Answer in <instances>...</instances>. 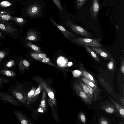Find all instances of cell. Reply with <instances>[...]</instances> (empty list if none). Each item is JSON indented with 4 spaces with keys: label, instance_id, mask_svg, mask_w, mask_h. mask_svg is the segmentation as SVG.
Here are the masks:
<instances>
[{
    "label": "cell",
    "instance_id": "6da1fadb",
    "mask_svg": "<svg viewBox=\"0 0 124 124\" xmlns=\"http://www.w3.org/2000/svg\"><path fill=\"white\" fill-rule=\"evenodd\" d=\"M75 43L81 46L86 45L91 47H101V45L99 40L85 37H78L70 39Z\"/></svg>",
    "mask_w": 124,
    "mask_h": 124
},
{
    "label": "cell",
    "instance_id": "7a4b0ae2",
    "mask_svg": "<svg viewBox=\"0 0 124 124\" xmlns=\"http://www.w3.org/2000/svg\"><path fill=\"white\" fill-rule=\"evenodd\" d=\"M74 89L78 95L85 103L90 104L92 102L85 93L82 90L79 86L77 82V80L74 81L73 84Z\"/></svg>",
    "mask_w": 124,
    "mask_h": 124
},
{
    "label": "cell",
    "instance_id": "3957f363",
    "mask_svg": "<svg viewBox=\"0 0 124 124\" xmlns=\"http://www.w3.org/2000/svg\"><path fill=\"white\" fill-rule=\"evenodd\" d=\"M68 22L69 26L76 33L85 37H92V35L83 28L74 24L69 20H68Z\"/></svg>",
    "mask_w": 124,
    "mask_h": 124
},
{
    "label": "cell",
    "instance_id": "277c9868",
    "mask_svg": "<svg viewBox=\"0 0 124 124\" xmlns=\"http://www.w3.org/2000/svg\"><path fill=\"white\" fill-rule=\"evenodd\" d=\"M0 100L4 103H9L14 105H17L18 103L16 100L7 93L0 91Z\"/></svg>",
    "mask_w": 124,
    "mask_h": 124
},
{
    "label": "cell",
    "instance_id": "5b68a950",
    "mask_svg": "<svg viewBox=\"0 0 124 124\" xmlns=\"http://www.w3.org/2000/svg\"><path fill=\"white\" fill-rule=\"evenodd\" d=\"M99 7L98 0H93L90 8L89 12L91 18L94 21L97 17Z\"/></svg>",
    "mask_w": 124,
    "mask_h": 124
},
{
    "label": "cell",
    "instance_id": "8992f818",
    "mask_svg": "<svg viewBox=\"0 0 124 124\" xmlns=\"http://www.w3.org/2000/svg\"><path fill=\"white\" fill-rule=\"evenodd\" d=\"M40 10V8L39 5L33 4L28 7L27 9V13L30 16H35L39 13Z\"/></svg>",
    "mask_w": 124,
    "mask_h": 124
},
{
    "label": "cell",
    "instance_id": "52a82bcc",
    "mask_svg": "<svg viewBox=\"0 0 124 124\" xmlns=\"http://www.w3.org/2000/svg\"><path fill=\"white\" fill-rule=\"evenodd\" d=\"M0 29L5 32L13 34L16 30L11 27L7 23V22L0 21Z\"/></svg>",
    "mask_w": 124,
    "mask_h": 124
},
{
    "label": "cell",
    "instance_id": "ba28073f",
    "mask_svg": "<svg viewBox=\"0 0 124 124\" xmlns=\"http://www.w3.org/2000/svg\"><path fill=\"white\" fill-rule=\"evenodd\" d=\"M91 48L97 53L104 58H107L109 57L108 53L103 50L99 48V47H91Z\"/></svg>",
    "mask_w": 124,
    "mask_h": 124
},
{
    "label": "cell",
    "instance_id": "9c48e42d",
    "mask_svg": "<svg viewBox=\"0 0 124 124\" xmlns=\"http://www.w3.org/2000/svg\"><path fill=\"white\" fill-rule=\"evenodd\" d=\"M108 96L110 100L112 102L116 108L118 112L122 118L124 119V110L122 106L120 105L114 101L110 96L108 95Z\"/></svg>",
    "mask_w": 124,
    "mask_h": 124
},
{
    "label": "cell",
    "instance_id": "30bf717a",
    "mask_svg": "<svg viewBox=\"0 0 124 124\" xmlns=\"http://www.w3.org/2000/svg\"><path fill=\"white\" fill-rule=\"evenodd\" d=\"M13 17L5 12H0V21L8 22L10 20H13Z\"/></svg>",
    "mask_w": 124,
    "mask_h": 124
},
{
    "label": "cell",
    "instance_id": "8fae6325",
    "mask_svg": "<svg viewBox=\"0 0 124 124\" xmlns=\"http://www.w3.org/2000/svg\"><path fill=\"white\" fill-rule=\"evenodd\" d=\"M83 46L93 58L98 62H101L99 58L97 55L89 46L86 45H84Z\"/></svg>",
    "mask_w": 124,
    "mask_h": 124
},
{
    "label": "cell",
    "instance_id": "7c38bea8",
    "mask_svg": "<svg viewBox=\"0 0 124 124\" xmlns=\"http://www.w3.org/2000/svg\"><path fill=\"white\" fill-rule=\"evenodd\" d=\"M15 115L17 119L20 121L22 124H27V120L25 119L24 117L22 114L16 110L14 111Z\"/></svg>",
    "mask_w": 124,
    "mask_h": 124
},
{
    "label": "cell",
    "instance_id": "4fadbf2b",
    "mask_svg": "<svg viewBox=\"0 0 124 124\" xmlns=\"http://www.w3.org/2000/svg\"><path fill=\"white\" fill-rule=\"evenodd\" d=\"M102 108L105 112L109 113H113L115 111V108L114 106L111 104H109L103 106Z\"/></svg>",
    "mask_w": 124,
    "mask_h": 124
},
{
    "label": "cell",
    "instance_id": "5bb4252c",
    "mask_svg": "<svg viewBox=\"0 0 124 124\" xmlns=\"http://www.w3.org/2000/svg\"><path fill=\"white\" fill-rule=\"evenodd\" d=\"M80 71L82 73V75L87 79L92 81L95 84H97V82L92 76L87 71L83 70L81 68L80 69Z\"/></svg>",
    "mask_w": 124,
    "mask_h": 124
},
{
    "label": "cell",
    "instance_id": "9a60e30c",
    "mask_svg": "<svg viewBox=\"0 0 124 124\" xmlns=\"http://www.w3.org/2000/svg\"><path fill=\"white\" fill-rule=\"evenodd\" d=\"M77 82L82 89L88 96L89 99V96L88 92V88L87 85L79 79L77 80Z\"/></svg>",
    "mask_w": 124,
    "mask_h": 124
},
{
    "label": "cell",
    "instance_id": "2e32d148",
    "mask_svg": "<svg viewBox=\"0 0 124 124\" xmlns=\"http://www.w3.org/2000/svg\"><path fill=\"white\" fill-rule=\"evenodd\" d=\"M81 80L83 82L87 84L93 89L98 88L96 84L85 78L82 77Z\"/></svg>",
    "mask_w": 124,
    "mask_h": 124
},
{
    "label": "cell",
    "instance_id": "e0dca14e",
    "mask_svg": "<svg viewBox=\"0 0 124 124\" xmlns=\"http://www.w3.org/2000/svg\"><path fill=\"white\" fill-rule=\"evenodd\" d=\"M0 73L5 75L11 77H14L16 75L14 72L8 70H0Z\"/></svg>",
    "mask_w": 124,
    "mask_h": 124
},
{
    "label": "cell",
    "instance_id": "ac0fdd59",
    "mask_svg": "<svg viewBox=\"0 0 124 124\" xmlns=\"http://www.w3.org/2000/svg\"><path fill=\"white\" fill-rule=\"evenodd\" d=\"M99 80L101 84L105 87V89H106V91H108L109 92H111L112 89H110L108 87L111 88L109 85H108V83H107L104 80V79L102 78H99Z\"/></svg>",
    "mask_w": 124,
    "mask_h": 124
},
{
    "label": "cell",
    "instance_id": "d6986e66",
    "mask_svg": "<svg viewBox=\"0 0 124 124\" xmlns=\"http://www.w3.org/2000/svg\"><path fill=\"white\" fill-rule=\"evenodd\" d=\"M84 83L85 84L87 87L88 93L89 96V99L92 102H93V89L87 84L85 83Z\"/></svg>",
    "mask_w": 124,
    "mask_h": 124
},
{
    "label": "cell",
    "instance_id": "ffe728a7",
    "mask_svg": "<svg viewBox=\"0 0 124 124\" xmlns=\"http://www.w3.org/2000/svg\"><path fill=\"white\" fill-rule=\"evenodd\" d=\"M99 124H110V122L105 117L102 116L100 117L99 120Z\"/></svg>",
    "mask_w": 124,
    "mask_h": 124
},
{
    "label": "cell",
    "instance_id": "44dd1931",
    "mask_svg": "<svg viewBox=\"0 0 124 124\" xmlns=\"http://www.w3.org/2000/svg\"><path fill=\"white\" fill-rule=\"evenodd\" d=\"M78 117L79 120L81 123L84 124L86 123V118L83 112H81L79 113Z\"/></svg>",
    "mask_w": 124,
    "mask_h": 124
},
{
    "label": "cell",
    "instance_id": "7402d4cb",
    "mask_svg": "<svg viewBox=\"0 0 124 124\" xmlns=\"http://www.w3.org/2000/svg\"><path fill=\"white\" fill-rule=\"evenodd\" d=\"M10 82V80L9 79L0 77V88L2 89L3 86V84H8Z\"/></svg>",
    "mask_w": 124,
    "mask_h": 124
},
{
    "label": "cell",
    "instance_id": "603a6c76",
    "mask_svg": "<svg viewBox=\"0 0 124 124\" xmlns=\"http://www.w3.org/2000/svg\"><path fill=\"white\" fill-rule=\"evenodd\" d=\"M15 64V61L13 60H11L6 63L5 66L6 67L11 68L14 66Z\"/></svg>",
    "mask_w": 124,
    "mask_h": 124
},
{
    "label": "cell",
    "instance_id": "cb8c5ba5",
    "mask_svg": "<svg viewBox=\"0 0 124 124\" xmlns=\"http://www.w3.org/2000/svg\"><path fill=\"white\" fill-rule=\"evenodd\" d=\"M41 87L40 85H39L35 91L33 95L30 99L28 100L27 102V103L28 104L29 102L30 101L32 98L40 93L41 91Z\"/></svg>",
    "mask_w": 124,
    "mask_h": 124
},
{
    "label": "cell",
    "instance_id": "d4e9b609",
    "mask_svg": "<svg viewBox=\"0 0 124 124\" xmlns=\"http://www.w3.org/2000/svg\"><path fill=\"white\" fill-rule=\"evenodd\" d=\"M87 0H77V5L78 8L80 9L83 6Z\"/></svg>",
    "mask_w": 124,
    "mask_h": 124
},
{
    "label": "cell",
    "instance_id": "484cf974",
    "mask_svg": "<svg viewBox=\"0 0 124 124\" xmlns=\"http://www.w3.org/2000/svg\"><path fill=\"white\" fill-rule=\"evenodd\" d=\"M13 20L15 21L17 23L22 24L23 23L25 20L22 18L20 17H13Z\"/></svg>",
    "mask_w": 124,
    "mask_h": 124
},
{
    "label": "cell",
    "instance_id": "4316f807",
    "mask_svg": "<svg viewBox=\"0 0 124 124\" xmlns=\"http://www.w3.org/2000/svg\"><path fill=\"white\" fill-rule=\"evenodd\" d=\"M73 76L74 77H77L82 75L81 71L78 70H75L72 72Z\"/></svg>",
    "mask_w": 124,
    "mask_h": 124
},
{
    "label": "cell",
    "instance_id": "83f0119b",
    "mask_svg": "<svg viewBox=\"0 0 124 124\" xmlns=\"http://www.w3.org/2000/svg\"><path fill=\"white\" fill-rule=\"evenodd\" d=\"M11 5L12 3L7 1H2L0 3V6L3 7H9Z\"/></svg>",
    "mask_w": 124,
    "mask_h": 124
},
{
    "label": "cell",
    "instance_id": "f1b7e54d",
    "mask_svg": "<svg viewBox=\"0 0 124 124\" xmlns=\"http://www.w3.org/2000/svg\"><path fill=\"white\" fill-rule=\"evenodd\" d=\"M58 8L60 12L63 10L60 0H52Z\"/></svg>",
    "mask_w": 124,
    "mask_h": 124
},
{
    "label": "cell",
    "instance_id": "f546056e",
    "mask_svg": "<svg viewBox=\"0 0 124 124\" xmlns=\"http://www.w3.org/2000/svg\"><path fill=\"white\" fill-rule=\"evenodd\" d=\"M108 67L110 70H112L114 68V61L113 59H111L110 62L108 64Z\"/></svg>",
    "mask_w": 124,
    "mask_h": 124
},
{
    "label": "cell",
    "instance_id": "4dcf8cb0",
    "mask_svg": "<svg viewBox=\"0 0 124 124\" xmlns=\"http://www.w3.org/2000/svg\"><path fill=\"white\" fill-rule=\"evenodd\" d=\"M7 53L4 51H0V62L6 56Z\"/></svg>",
    "mask_w": 124,
    "mask_h": 124
},
{
    "label": "cell",
    "instance_id": "1f68e13d",
    "mask_svg": "<svg viewBox=\"0 0 124 124\" xmlns=\"http://www.w3.org/2000/svg\"><path fill=\"white\" fill-rule=\"evenodd\" d=\"M35 93L34 89H32L28 93L27 99H30L33 95Z\"/></svg>",
    "mask_w": 124,
    "mask_h": 124
},
{
    "label": "cell",
    "instance_id": "d6a6232c",
    "mask_svg": "<svg viewBox=\"0 0 124 124\" xmlns=\"http://www.w3.org/2000/svg\"><path fill=\"white\" fill-rule=\"evenodd\" d=\"M48 94L49 97L50 99L54 100V95L52 91H49L48 92Z\"/></svg>",
    "mask_w": 124,
    "mask_h": 124
},
{
    "label": "cell",
    "instance_id": "836d02e7",
    "mask_svg": "<svg viewBox=\"0 0 124 124\" xmlns=\"http://www.w3.org/2000/svg\"><path fill=\"white\" fill-rule=\"evenodd\" d=\"M46 102L45 100L44 99H42L41 100L40 106L43 107H45L46 106Z\"/></svg>",
    "mask_w": 124,
    "mask_h": 124
},
{
    "label": "cell",
    "instance_id": "e575fe53",
    "mask_svg": "<svg viewBox=\"0 0 124 124\" xmlns=\"http://www.w3.org/2000/svg\"><path fill=\"white\" fill-rule=\"evenodd\" d=\"M23 62L24 66L26 67H28L29 66V63L27 61L24 60L23 61Z\"/></svg>",
    "mask_w": 124,
    "mask_h": 124
},
{
    "label": "cell",
    "instance_id": "d590c367",
    "mask_svg": "<svg viewBox=\"0 0 124 124\" xmlns=\"http://www.w3.org/2000/svg\"><path fill=\"white\" fill-rule=\"evenodd\" d=\"M120 101L122 105V107L124 108V98L121 97L119 98Z\"/></svg>",
    "mask_w": 124,
    "mask_h": 124
},
{
    "label": "cell",
    "instance_id": "8d00e7d4",
    "mask_svg": "<svg viewBox=\"0 0 124 124\" xmlns=\"http://www.w3.org/2000/svg\"><path fill=\"white\" fill-rule=\"evenodd\" d=\"M39 56L42 58L44 59L46 57V54L43 53L39 54Z\"/></svg>",
    "mask_w": 124,
    "mask_h": 124
},
{
    "label": "cell",
    "instance_id": "74e56055",
    "mask_svg": "<svg viewBox=\"0 0 124 124\" xmlns=\"http://www.w3.org/2000/svg\"><path fill=\"white\" fill-rule=\"evenodd\" d=\"M124 62L123 61V63L121 65V71L123 74L124 73Z\"/></svg>",
    "mask_w": 124,
    "mask_h": 124
},
{
    "label": "cell",
    "instance_id": "f35d334b",
    "mask_svg": "<svg viewBox=\"0 0 124 124\" xmlns=\"http://www.w3.org/2000/svg\"><path fill=\"white\" fill-rule=\"evenodd\" d=\"M32 48L35 50H37L38 49V47L34 45H32L31 46Z\"/></svg>",
    "mask_w": 124,
    "mask_h": 124
},
{
    "label": "cell",
    "instance_id": "ab89813d",
    "mask_svg": "<svg viewBox=\"0 0 124 124\" xmlns=\"http://www.w3.org/2000/svg\"><path fill=\"white\" fill-rule=\"evenodd\" d=\"M35 37L33 36H31L28 37V39L30 40H33L35 39Z\"/></svg>",
    "mask_w": 124,
    "mask_h": 124
},
{
    "label": "cell",
    "instance_id": "60d3db41",
    "mask_svg": "<svg viewBox=\"0 0 124 124\" xmlns=\"http://www.w3.org/2000/svg\"><path fill=\"white\" fill-rule=\"evenodd\" d=\"M49 61V59L48 58H45L42 60V62L44 63H46L48 62Z\"/></svg>",
    "mask_w": 124,
    "mask_h": 124
},
{
    "label": "cell",
    "instance_id": "b9f144b4",
    "mask_svg": "<svg viewBox=\"0 0 124 124\" xmlns=\"http://www.w3.org/2000/svg\"><path fill=\"white\" fill-rule=\"evenodd\" d=\"M38 111L39 112H43V110H42V109L41 108H39L38 109Z\"/></svg>",
    "mask_w": 124,
    "mask_h": 124
},
{
    "label": "cell",
    "instance_id": "7bdbcfd3",
    "mask_svg": "<svg viewBox=\"0 0 124 124\" xmlns=\"http://www.w3.org/2000/svg\"><path fill=\"white\" fill-rule=\"evenodd\" d=\"M72 62H69L68 65V66H70L72 65Z\"/></svg>",
    "mask_w": 124,
    "mask_h": 124
},
{
    "label": "cell",
    "instance_id": "ee69618b",
    "mask_svg": "<svg viewBox=\"0 0 124 124\" xmlns=\"http://www.w3.org/2000/svg\"><path fill=\"white\" fill-rule=\"evenodd\" d=\"M2 34L0 32V37H2Z\"/></svg>",
    "mask_w": 124,
    "mask_h": 124
}]
</instances>
